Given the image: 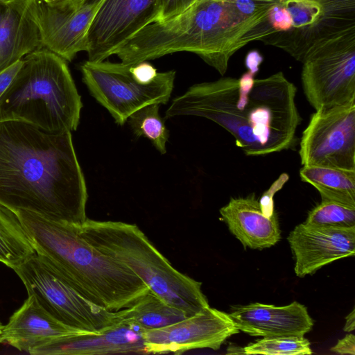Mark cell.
<instances>
[{"label": "cell", "instance_id": "cb8c5ba5", "mask_svg": "<svg viewBox=\"0 0 355 355\" xmlns=\"http://www.w3.org/2000/svg\"><path fill=\"white\" fill-rule=\"evenodd\" d=\"M159 107L158 103L146 105L133 112L127 122L137 137L148 139L161 154H165L169 131L159 114Z\"/></svg>", "mask_w": 355, "mask_h": 355}, {"label": "cell", "instance_id": "7402d4cb", "mask_svg": "<svg viewBox=\"0 0 355 355\" xmlns=\"http://www.w3.org/2000/svg\"><path fill=\"white\" fill-rule=\"evenodd\" d=\"M119 313L122 320L132 321L144 329L162 328L188 317L184 311L168 304L150 289Z\"/></svg>", "mask_w": 355, "mask_h": 355}, {"label": "cell", "instance_id": "d6a6232c", "mask_svg": "<svg viewBox=\"0 0 355 355\" xmlns=\"http://www.w3.org/2000/svg\"><path fill=\"white\" fill-rule=\"evenodd\" d=\"M8 3H6L0 0V23L3 18V16L6 12Z\"/></svg>", "mask_w": 355, "mask_h": 355}, {"label": "cell", "instance_id": "1f68e13d", "mask_svg": "<svg viewBox=\"0 0 355 355\" xmlns=\"http://www.w3.org/2000/svg\"><path fill=\"white\" fill-rule=\"evenodd\" d=\"M355 310L353 309L351 313H349L346 317V322L344 326L343 330L346 332H351L354 330L355 328Z\"/></svg>", "mask_w": 355, "mask_h": 355}, {"label": "cell", "instance_id": "4dcf8cb0", "mask_svg": "<svg viewBox=\"0 0 355 355\" xmlns=\"http://www.w3.org/2000/svg\"><path fill=\"white\" fill-rule=\"evenodd\" d=\"M262 61L263 57L258 51H251L246 55L245 64L248 71L255 75Z\"/></svg>", "mask_w": 355, "mask_h": 355}, {"label": "cell", "instance_id": "7a4b0ae2", "mask_svg": "<svg viewBox=\"0 0 355 355\" xmlns=\"http://www.w3.org/2000/svg\"><path fill=\"white\" fill-rule=\"evenodd\" d=\"M254 76L248 71L239 78L195 84L173 100L165 117L211 120L229 132L248 156L288 150L301 121L297 88L282 71L263 78Z\"/></svg>", "mask_w": 355, "mask_h": 355}, {"label": "cell", "instance_id": "83f0119b", "mask_svg": "<svg viewBox=\"0 0 355 355\" xmlns=\"http://www.w3.org/2000/svg\"><path fill=\"white\" fill-rule=\"evenodd\" d=\"M194 0H160L161 10L158 21H164L180 14Z\"/></svg>", "mask_w": 355, "mask_h": 355}, {"label": "cell", "instance_id": "4316f807", "mask_svg": "<svg viewBox=\"0 0 355 355\" xmlns=\"http://www.w3.org/2000/svg\"><path fill=\"white\" fill-rule=\"evenodd\" d=\"M268 21L275 33H277L286 32L292 24L288 12L279 3V1L270 9Z\"/></svg>", "mask_w": 355, "mask_h": 355}, {"label": "cell", "instance_id": "3957f363", "mask_svg": "<svg viewBox=\"0 0 355 355\" xmlns=\"http://www.w3.org/2000/svg\"><path fill=\"white\" fill-rule=\"evenodd\" d=\"M268 34V22L243 14L235 0H194L180 14L144 28L115 55L123 64H135L191 52L224 75L238 50Z\"/></svg>", "mask_w": 355, "mask_h": 355}, {"label": "cell", "instance_id": "ac0fdd59", "mask_svg": "<svg viewBox=\"0 0 355 355\" xmlns=\"http://www.w3.org/2000/svg\"><path fill=\"white\" fill-rule=\"evenodd\" d=\"M86 333L88 332L60 322L42 308L33 295H28L3 327L0 343H7L19 351L29 353L31 349L54 340Z\"/></svg>", "mask_w": 355, "mask_h": 355}, {"label": "cell", "instance_id": "5bb4252c", "mask_svg": "<svg viewBox=\"0 0 355 355\" xmlns=\"http://www.w3.org/2000/svg\"><path fill=\"white\" fill-rule=\"evenodd\" d=\"M239 332L229 314L208 306L171 325L144 332L146 354H180L196 349L218 350Z\"/></svg>", "mask_w": 355, "mask_h": 355}, {"label": "cell", "instance_id": "f546056e", "mask_svg": "<svg viewBox=\"0 0 355 355\" xmlns=\"http://www.w3.org/2000/svg\"><path fill=\"white\" fill-rule=\"evenodd\" d=\"M21 65V60L0 73V97L8 88Z\"/></svg>", "mask_w": 355, "mask_h": 355}, {"label": "cell", "instance_id": "8fae6325", "mask_svg": "<svg viewBox=\"0 0 355 355\" xmlns=\"http://www.w3.org/2000/svg\"><path fill=\"white\" fill-rule=\"evenodd\" d=\"M299 155L302 166L355 171V100L316 110L302 132Z\"/></svg>", "mask_w": 355, "mask_h": 355}, {"label": "cell", "instance_id": "e575fe53", "mask_svg": "<svg viewBox=\"0 0 355 355\" xmlns=\"http://www.w3.org/2000/svg\"><path fill=\"white\" fill-rule=\"evenodd\" d=\"M1 1H4L6 3H9V2H11V1H12L14 0H1Z\"/></svg>", "mask_w": 355, "mask_h": 355}, {"label": "cell", "instance_id": "4fadbf2b", "mask_svg": "<svg viewBox=\"0 0 355 355\" xmlns=\"http://www.w3.org/2000/svg\"><path fill=\"white\" fill-rule=\"evenodd\" d=\"M160 0H104L88 31L91 62L104 61L140 31L159 19Z\"/></svg>", "mask_w": 355, "mask_h": 355}, {"label": "cell", "instance_id": "44dd1931", "mask_svg": "<svg viewBox=\"0 0 355 355\" xmlns=\"http://www.w3.org/2000/svg\"><path fill=\"white\" fill-rule=\"evenodd\" d=\"M300 177L319 192L322 201L355 208V171L304 165L300 170Z\"/></svg>", "mask_w": 355, "mask_h": 355}, {"label": "cell", "instance_id": "e0dca14e", "mask_svg": "<svg viewBox=\"0 0 355 355\" xmlns=\"http://www.w3.org/2000/svg\"><path fill=\"white\" fill-rule=\"evenodd\" d=\"M229 315L239 331L254 336H304L313 326L306 307L296 301L281 306H238Z\"/></svg>", "mask_w": 355, "mask_h": 355}, {"label": "cell", "instance_id": "52a82bcc", "mask_svg": "<svg viewBox=\"0 0 355 355\" xmlns=\"http://www.w3.org/2000/svg\"><path fill=\"white\" fill-rule=\"evenodd\" d=\"M28 295L60 322L88 333H100L123 320L112 311L88 300L75 290L44 258L35 254L13 269Z\"/></svg>", "mask_w": 355, "mask_h": 355}, {"label": "cell", "instance_id": "2e32d148", "mask_svg": "<svg viewBox=\"0 0 355 355\" xmlns=\"http://www.w3.org/2000/svg\"><path fill=\"white\" fill-rule=\"evenodd\" d=\"M146 329L123 320L100 333H86L54 340L29 352L32 355H100L145 353ZM146 354V353H145Z\"/></svg>", "mask_w": 355, "mask_h": 355}, {"label": "cell", "instance_id": "d6986e66", "mask_svg": "<svg viewBox=\"0 0 355 355\" xmlns=\"http://www.w3.org/2000/svg\"><path fill=\"white\" fill-rule=\"evenodd\" d=\"M220 214L230 232L245 248L261 250L275 245L280 239L275 212L266 210L254 193L232 198L220 208Z\"/></svg>", "mask_w": 355, "mask_h": 355}, {"label": "cell", "instance_id": "9a60e30c", "mask_svg": "<svg viewBox=\"0 0 355 355\" xmlns=\"http://www.w3.org/2000/svg\"><path fill=\"white\" fill-rule=\"evenodd\" d=\"M296 275H311L329 263L355 254V227L315 226L304 223L289 234Z\"/></svg>", "mask_w": 355, "mask_h": 355}, {"label": "cell", "instance_id": "7c38bea8", "mask_svg": "<svg viewBox=\"0 0 355 355\" xmlns=\"http://www.w3.org/2000/svg\"><path fill=\"white\" fill-rule=\"evenodd\" d=\"M104 0L37 1L32 10L43 46L71 62L87 49L89 27Z\"/></svg>", "mask_w": 355, "mask_h": 355}, {"label": "cell", "instance_id": "6da1fadb", "mask_svg": "<svg viewBox=\"0 0 355 355\" xmlns=\"http://www.w3.org/2000/svg\"><path fill=\"white\" fill-rule=\"evenodd\" d=\"M87 191L71 132L51 133L0 122V204L57 222L87 218Z\"/></svg>", "mask_w": 355, "mask_h": 355}, {"label": "cell", "instance_id": "484cf974", "mask_svg": "<svg viewBox=\"0 0 355 355\" xmlns=\"http://www.w3.org/2000/svg\"><path fill=\"white\" fill-rule=\"evenodd\" d=\"M304 223L334 227H355V208L334 202L322 201L309 211Z\"/></svg>", "mask_w": 355, "mask_h": 355}, {"label": "cell", "instance_id": "5b68a950", "mask_svg": "<svg viewBox=\"0 0 355 355\" xmlns=\"http://www.w3.org/2000/svg\"><path fill=\"white\" fill-rule=\"evenodd\" d=\"M83 107L67 61L42 48L21 65L0 97V122L15 121L51 133L76 130Z\"/></svg>", "mask_w": 355, "mask_h": 355}, {"label": "cell", "instance_id": "f1b7e54d", "mask_svg": "<svg viewBox=\"0 0 355 355\" xmlns=\"http://www.w3.org/2000/svg\"><path fill=\"white\" fill-rule=\"evenodd\" d=\"M331 351L340 354L355 355V336L348 334L331 348Z\"/></svg>", "mask_w": 355, "mask_h": 355}, {"label": "cell", "instance_id": "d590c367", "mask_svg": "<svg viewBox=\"0 0 355 355\" xmlns=\"http://www.w3.org/2000/svg\"><path fill=\"white\" fill-rule=\"evenodd\" d=\"M3 327V325H2V324L0 322V334H1V331H2Z\"/></svg>", "mask_w": 355, "mask_h": 355}, {"label": "cell", "instance_id": "8992f818", "mask_svg": "<svg viewBox=\"0 0 355 355\" xmlns=\"http://www.w3.org/2000/svg\"><path fill=\"white\" fill-rule=\"evenodd\" d=\"M78 227L89 243L128 268L151 291L188 317L209 306L201 282L177 270L137 225L87 218Z\"/></svg>", "mask_w": 355, "mask_h": 355}, {"label": "cell", "instance_id": "ffe728a7", "mask_svg": "<svg viewBox=\"0 0 355 355\" xmlns=\"http://www.w3.org/2000/svg\"><path fill=\"white\" fill-rule=\"evenodd\" d=\"M28 1L9 2L0 23V73L43 48L39 30L28 13Z\"/></svg>", "mask_w": 355, "mask_h": 355}, {"label": "cell", "instance_id": "d4e9b609", "mask_svg": "<svg viewBox=\"0 0 355 355\" xmlns=\"http://www.w3.org/2000/svg\"><path fill=\"white\" fill-rule=\"evenodd\" d=\"M245 354L309 355V341L304 336L263 337L243 348Z\"/></svg>", "mask_w": 355, "mask_h": 355}, {"label": "cell", "instance_id": "603a6c76", "mask_svg": "<svg viewBox=\"0 0 355 355\" xmlns=\"http://www.w3.org/2000/svg\"><path fill=\"white\" fill-rule=\"evenodd\" d=\"M35 253L16 212L0 204V261L15 269Z\"/></svg>", "mask_w": 355, "mask_h": 355}, {"label": "cell", "instance_id": "277c9868", "mask_svg": "<svg viewBox=\"0 0 355 355\" xmlns=\"http://www.w3.org/2000/svg\"><path fill=\"white\" fill-rule=\"evenodd\" d=\"M38 255L81 295L112 311L130 306L149 288L131 270L104 254L80 234L78 225L16 211Z\"/></svg>", "mask_w": 355, "mask_h": 355}, {"label": "cell", "instance_id": "836d02e7", "mask_svg": "<svg viewBox=\"0 0 355 355\" xmlns=\"http://www.w3.org/2000/svg\"><path fill=\"white\" fill-rule=\"evenodd\" d=\"M43 1H44L45 2H46L48 3H56L62 2V1H64L66 0H43Z\"/></svg>", "mask_w": 355, "mask_h": 355}, {"label": "cell", "instance_id": "ba28073f", "mask_svg": "<svg viewBox=\"0 0 355 355\" xmlns=\"http://www.w3.org/2000/svg\"><path fill=\"white\" fill-rule=\"evenodd\" d=\"M83 80L92 96L123 125L137 110L153 103L166 104L176 72H158L151 82L139 79L131 65L108 61H85L80 65Z\"/></svg>", "mask_w": 355, "mask_h": 355}, {"label": "cell", "instance_id": "30bf717a", "mask_svg": "<svg viewBox=\"0 0 355 355\" xmlns=\"http://www.w3.org/2000/svg\"><path fill=\"white\" fill-rule=\"evenodd\" d=\"M302 64L304 93L315 110L355 100V30L318 45Z\"/></svg>", "mask_w": 355, "mask_h": 355}, {"label": "cell", "instance_id": "9c48e42d", "mask_svg": "<svg viewBox=\"0 0 355 355\" xmlns=\"http://www.w3.org/2000/svg\"><path fill=\"white\" fill-rule=\"evenodd\" d=\"M292 24L285 33L261 40L302 62L318 45L355 30V0H279Z\"/></svg>", "mask_w": 355, "mask_h": 355}]
</instances>
